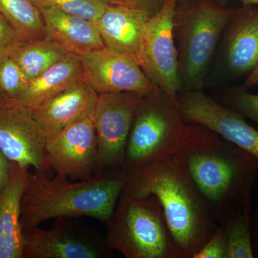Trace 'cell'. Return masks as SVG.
Masks as SVG:
<instances>
[{
    "instance_id": "1",
    "label": "cell",
    "mask_w": 258,
    "mask_h": 258,
    "mask_svg": "<svg viewBox=\"0 0 258 258\" xmlns=\"http://www.w3.org/2000/svg\"><path fill=\"white\" fill-rule=\"evenodd\" d=\"M218 225L252 203L258 160L208 129L191 124L174 156Z\"/></svg>"
},
{
    "instance_id": "2",
    "label": "cell",
    "mask_w": 258,
    "mask_h": 258,
    "mask_svg": "<svg viewBox=\"0 0 258 258\" xmlns=\"http://www.w3.org/2000/svg\"><path fill=\"white\" fill-rule=\"evenodd\" d=\"M158 199L183 258L195 254L218 224L196 186L174 157L127 171L120 198Z\"/></svg>"
},
{
    "instance_id": "3",
    "label": "cell",
    "mask_w": 258,
    "mask_h": 258,
    "mask_svg": "<svg viewBox=\"0 0 258 258\" xmlns=\"http://www.w3.org/2000/svg\"><path fill=\"white\" fill-rule=\"evenodd\" d=\"M126 174L123 169H116L72 181L60 174L50 179L43 173H30L21 202L24 232L50 219L62 217H89L106 224L119 200Z\"/></svg>"
},
{
    "instance_id": "4",
    "label": "cell",
    "mask_w": 258,
    "mask_h": 258,
    "mask_svg": "<svg viewBox=\"0 0 258 258\" xmlns=\"http://www.w3.org/2000/svg\"><path fill=\"white\" fill-rule=\"evenodd\" d=\"M234 10L219 6L212 0H191L176 6L173 24L179 43L176 49L181 91L203 90Z\"/></svg>"
},
{
    "instance_id": "5",
    "label": "cell",
    "mask_w": 258,
    "mask_h": 258,
    "mask_svg": "<svg viewBox=\"0 0 258 258\" xmlns=\"http://www.w3.org/2000/svg\"><path fill=\"white\" fill-rule=\"evenodd\" d=\"M105 240L126 258H183L157 198H120Z\"/></svg>"
},
{
    "instance_id": "6",
    "label": "cell",
    "mask_w": 258,
    "mask_h": 258,
    "mask_svg": "<svg viewBox=\"0 0 258 258\" xmlns=\"http://www.w3.org/2000/svg\"><path fill=\"white\" fill-rule=\"evenodd\" d=\"M177 101L165 91L144 96L131 128L122 169L139 166L174 157L189 134Z\"/></svg>"
},
{
    "instance_id": "7",
    "label": "cell",
    "mask_w": 258,
    "mask_h": 258,
    "mask_svg": "<svg viewBox=\"0 0 258 258\" xmlns=\"http://www.w3.org/2000/svg\"><path fill=\"white\" fill-rule=\"evenodd\" d=\"M144 96L131 92L98 94L93 111L98 142L96 174L122 169L134 115Z\"/></svg>"
},
{
    "instance_id": "8",
    "label": "cell",
    "mask_w": 258,
    "mask_h": 258,
    "mask_svg": "<svg viewBox=\"0 0 258 258\" xmlns=\"http://www.w3.org/2000/svg\"><path fill=\"white\" fill-rule=\"evenodd\" d=\"M178 1L165 0L160 11L151 17L137 59L149 81L176 100L181 91L173 24Z\"/></svg>"
},
{
    "instance_id": "9",
    "label": "cell",
    "mask_w": 258,
    "mask_h": 258,
    "mask_svg": "<svg viewBox=\"0 0 258 258\" xmlns=\"http://www.w3.org/2000/svg\"><path fill=\"white\" fill-rule=\"evenodd\" d=\"M176 101L185 122L208 129L258 160V130L238 111L218 103L203 90L180 91Z\"/></svg>"
},
{
    "instance_id": "10",
    "label": "cell",
    "mask_w": 258,
    "mask_h": 258,
    "mask_svg": "<svg viewBox=\"0 0 258 258\" xmlns=\"http://www.w3.org/2000/svg\"><path fill=\"white\" fill-rule=\"evenodd\" d=\"M71 218H57L47 230L32 229L25 233L23 258H108L111 249L105 238Z\"/></svg>"
},
{
    "instance_id": "11",
    "label": "cell",
    "mask_w": 258,
    "mask_h": 258,
    "mask_svg": "<svg viewBox=\"0 0 258 258\" xmlns=\"http://www.w3.org/2000/svg\"><path fill=\"white\" fill-rule=\"evenodd\" d=\"M46 136L33 110L0 97V149L10 161L47 174L51 170L45 153Z\"/></svg>"
},
{
    "instance_id": "12",
    "label": "cell",
    "mask_w": 258,
    "mask_h": 258,
    "mask_svg": "<svg viewBox=\"0 0 258 258\" xmlns=\"http://www.w3.org/2000/svg\"><path fill=\"white\" fill-rule=\"evenodd\" d=\"M45 153L47 164L57 174L71 180L88 179L94 175L98 142L93 111L47 136Z\"/></svg>"
},
{
    "instance_id": "13",
    "label": "cell",
    "mask_w": 258,
    "mask_h": 258,
    "mask_svg": "<svg viewBox=\"0 0 258 258\" xmlns=\"http://www.w3.org/2000/svg\"><path fill=\"white\" fill-rule=\"evenodd\" d=\"M80 59L83 78L98 95L131 92L146 96L159 89L133 56L105 46L84 52Z\"/></svg>"
},
{
    "instance_id": "14",
    "label": "cell",
    "mask_w": 258,
    "mask_h": 258,
    "mask_svg": "<svg viewBox=\"0 0 258 258\" xmlns=\"http://www.w3.org/2000/svg\"><path fill=\"white\" fill-rule=\"evenodd\" d=\"M220 44L225 74L233 79L247 77L258 64V10L249 5L235 8Z\"/></svg>"
},
{
    "instance_id": "15",
    "label": "cell",
    "mask_w": 258,
    "mask_h": 258,
    "mask_svg": "<svg viewBox=\"0 0 258 258\" xmlns=\"http://www.w3.org/2000/svg\"><path fill=\"white\" fill-rule=\"evenodd\" d=\"M98 96L83 77L34 109V118L47 137L93 112Z\"/></svg>"
},
{
    "instance_id": "16",
    "label": "cell",
    "mask_w": 258,
    "mask_h": 258,
    "mask_svg": "<svg viewBox=\"0 0 258 258\" xmlns=\"http://www.w3.org/2000/svg\"><path fill=\"white\" fill-rule=\"evenodd\" d=\"M151 16L128 5L108 4L96 25L105 46L138 59Z\"/></svg>"
},
{
    "instance_id": "17",
    "label": "cell",
    "mask_w": 258,
    "mask_h": 258,
    "mask_svg": "<svg viewBox=\"0 0 258 258\" xmlns=\"http://www.w3.org/2000/svg\"><path fill=\"white\" fill-rule=\"evenodd\" d=\"M29 174L28 167L17 164L9 183L0 191V258H23L25 233L20 217Z\"/></svg>"
},
{
    "instance_id": "18",
    "label": "cell",
    "mask_w": 258,
    "mask_h": 258,
    "mask_svg": "<svg viewBox=\"0 0 258 258\" xmlns=\"http://www.w3.org/2000/svg\"><path fill=\"white\" fill-rule=\"evenodd\" d=\"M45 34L71 53L79 57L84 52L105 47L96 23L53 8H39Z\"/></svg>"
},
{
    "instance_id": "19",
    "label": "cell",
    "mask_w": 258,
    "mask_h": 258,
    "mask_svg": "<svg viewBox=\"0 0 258 258\" xmlns=\"http://www.w3.org/2000/svg\"><path fill=\"white\" fill-rule=\"evenodd\" d=\"M83 77V66L79 56L69 52L41 74L29 81L15 101L35 109Z\"/></svg>"
},
{
    "instance_id": "20",
    "label": "cell",
    "mask_w": 258,
    "mask_h": 258,
    "mask_svg": "<svg viewBox=\"0 0 258 258\" xmlns=\"http://www.w3.org/2000/svg\"><path fill=\"white\" fill-rule=\"evenodd\" d=\"M28 81L35 79L69 53L58 42L45 35L39 40L22 42L8 50Z\"/></svg>"
},
{
    "instance_id": "21",
    "label": "cell",
    "mask_w": 258,
    "mask_h": 258,
    "mask_svg": "<svg viewBox=\"0 0 258 258\" xmlns=\"http://www.w3.org/2000/svg\"><path fill=\"white\" fill-rule=\"evenodd\" d=\"M0 13L22 42L34 41L46 35L41 13L32 0H0Z\"/></svg>"
},
{
    "instance_id": "22",
    "label": "cell",
    "mask_w": 258,
    "mask_h": 258,
    "mask_svg": "<svg viewBox=\"0 0 258 258\" xmlns=\"http://www.w3.org/2000/svg\"><path fill=\"white\" fill-rule=\"evenodd\" d=\"M252 205L249 203L241 213L222 225L227 235L226 258H254L250 227Z\"/></svg>"
},
{
    "instance_id": "23",
    "label": "cell",
    "mask_w": 258,
    "mask_h": 258,
    "mask_svg": "<svg viewBox=\"0 0 258 258\" xmlns=\"http://www.w3.org/2000/svg\"><path fill=\"white\" fill-rule=\"evenodd\" d=\"M28 81L8 51H0V97L15 101Z\"/></svg>"
},
{
    "instance_id": "24",
    "label": "cell",
    "mask_w": 258,
    "mask_h": 258,
    "mask_svg": "<svg viewBox=\"0 0 258 258\" xmlns=\"http://www.w3.org/2000/svg\"><path fill=\"white\" fill-rule=\"evenodd\" d=\"M38 8H53L96 23L107 5L103 0H32Z\"/></svg>"
},
{
    "instance_id": "25",
    "label": "cell",
    "mask_w": 258,
    "mask_h": 258,
    "mask_svg": "<svg viewBox=\"0 0 258 258\" xmlns=\"http://www.w3.org/2000/svg\"><path fill=\"white\" fill-rule=\"evenodd\" d=\"M223 101L227 106L258 125V94L247 92V90L241 87L234 88L224 93Z\"/></svg>"
},
{
    "instance_id": "26",
    "label": "cell",
    "mask_w": 258,
    "mask_h": 258,
    "mask_svg": "<svg viewBox=\"0 0 258 258\" xmlns=\"http://www.w3.org/2000/svg\"><path fill=\"white\" fill-rule=\"evenodd\" d=\"M227 235L223 225H217L216 230L193 258H226Z\"/></svg>"
},
{
    "instance_id": "27",
    "label": "cell",
    "mask_w": 258,
    "mask_h": 258,
    "mask_svg": "<svg viewBox=\"0 0 258 258\" xmlns=\"http://www.w3.org/2000/svg\"><path fill=\"white\" fill-rule=\"evenodd\" d=\"M20 43L15 30L0 13V51H8Z\"/></svg>"
},
{
    "instance_id": "28",
    "label": "cell",
    "mask_w": 258,
    "mask_h": 258,
    "mask_svg": "<svg viewBox=\"0 0 258 258\" xmlns=\"http://www.w3.org/2000/svg\"><path fill=\"white\" fill-rule=\"evenodd\" d=\"M16 165L0 149V191L9 183Z\"/></svg>"
},
{
    "instance_id": "29",
    "label": "cell",
    "mask_w": 258,
    "mask_h": 258,
    "mask_svg": "<svg viewBox=\"0 0 258 258\" xmlns=\"http://www.w3.org/2000/svg\"><path fill=\"white\" fill-rule=\"evenodd\" d=\"M131 6L144 10L149 13L151 17L160 11L165 0H125Z\"/></svg>"
},
{
    "instance_id": "30",
    "label": "cell",
    "mask_w": 258,
    "mask_h": 258,
    "mask_svg": "<svg viewBox=\"0 0 258 258\" xmlns=\"http://www.w3.org/2000/svg\"><path fill=\"white\" fill-rule=\"evenodd\" d=\"M257 181L258 184V178ZM250 227L254 257H258V201L255 208L251 212Z\"/></svg>"
},
{
    "instance_id": "31",
    "label": "cell",
    "mask_w": 258,
    "mask_h": 258,
    "mask_svg": "<svg viewBox=\"0 0 258 258\" xmlns=\"http://www.w3.org/2000/svg\"><path fill=\"white\" fill-rule=\"evenodd\" d=\"M257 85H258V64L255 69L246 78L245 81L241 88L247 90L249 88L254 87Z\"/></svg>"
},
{
    "instance_id": "32",
    "label": "cell",
    "mask_w": 258,
    "mask_h": 258,
    "mask_svg": "<svg viewBox=\"0 0 258 258\" xmlns=\"http://www.w3.org/2000/svg\"><path fill=\"white\" fill-rule=\"evenodd\" d=\"M212 1L219 6L225 7L229 2L233 1V0H212ZM236 1L240 2L243 5H258V0H236Z\"/></svg>"
},
{
    "instance_id": "33",
    "label": "cell",
    "mask_w": 258,
    "mask_h": 258,
    "mask_svg": "<svg viewBox=\"0 0 258 258\" xmlns=\"http://www.w3.org/2000/svg\"><path fill=\"white\" fill-rule=\"evenodd\" d=\"M108 4H119V5H128L125 3V0H103Z\"/></svg>"
},
{
    "instance_id": "34",
    "label": "cell",
    "mask_w": 258,
    "mask_h": 258,
    "mask_svg": "<svg viewBox=\"0 0 258 258\" xmlns=\"http://www.w3.org/2000/svg\"><path fill=\"white\" fill-rule=\"evenodd\" d=\"M190 1H191V0H179V1H178V5L186 4V3H189Z\"/></svg>"
}]
</instances>
